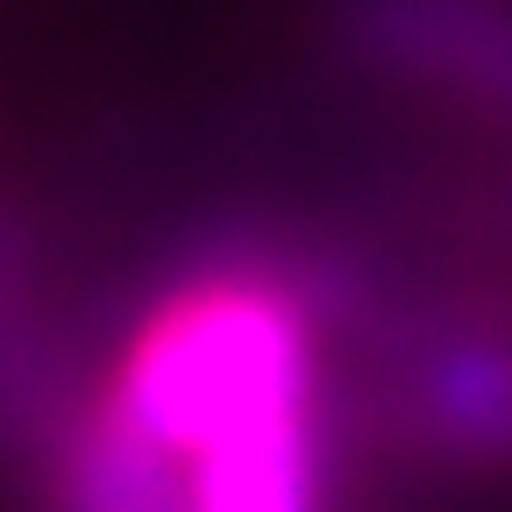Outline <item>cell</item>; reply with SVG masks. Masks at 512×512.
<instances>
[{
	"instance_id": "1",
	"label": "cell",
	"mask_w": 512,
	"mask_h": 512,
	"mask_svg": "<svg viewBox=\"0 0 512 512\" xmlns=\"http://www.w3.org/2000/svg\"><path fill=\"white\" fill-rule=\"evenodd\" d=\"M335 363L342 328L299 271H185L79 406L57 512H335Z\"/></svg>"
}]
</instances>
